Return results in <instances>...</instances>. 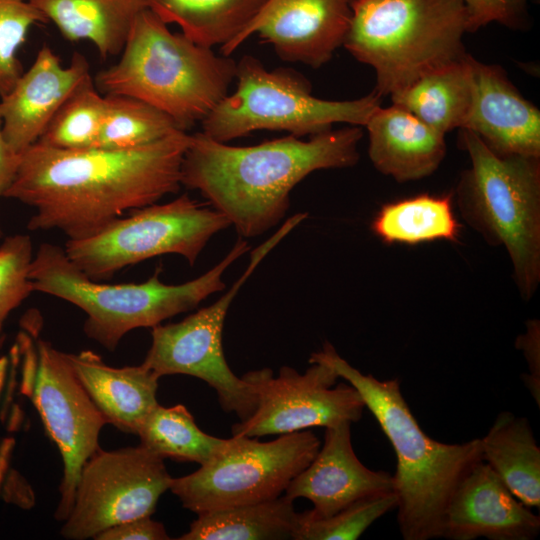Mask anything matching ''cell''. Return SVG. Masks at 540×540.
I'll list each match as a JSON object with an SVG mask.
<instances>
[{
    "instance_id": "1",
    "label": "cell",
    "mask_w": 540,
    "mask_h": 540,
    "mask_svg": "<svg viewBox=\"0 0 540 540\" xmlns=\"http://www.w3.org/2000/svg\"><path fill=\"white\" fill-rule=\"evenodd\" d=\"M191 135L129 150H64L38 142L22 154L3 197L34 209L27 228L88 237L127 212L177 193Z\"/></svg>"
},
{
    "instance_id": "2",
    "label": "cell",
    "mask_w": 540,
    "mask_h": 540,
    "mask_svg": "<svg viewBox=\"0 0 540 540\" xmlns=\"http://www.w3.org/2000/svg\"><path fill=\"white\" fill-rule=\"evenodd\" d=\"M360 126L312 136L288 135L254 146H230L203 132L191 135L181 166V184L198 190L242 238L259 236L285 216L291 190L321 169L354 166Z\"/></svg>"
},
{
    "instance_id": "3",
    "label": "cell",
    "mask_w": 540,
    "mask_h": 540,
    "mask_svg": "<svg viewBox=\"0 0 540 540\" xmlns=\"http://www.w3.org/2000/svg\"><path fill=\"white\" fill-rule=\"evenodd\" d=\"M314 362L330 366L358 391L390 441L397 459L393 480L402 537L441 538L451 495L465 474L483 461L480 439L447 444L430 438L412 414L398 379L379 380L363 374L328 342L311 354L309 363Z\"/></svg>"
},
{
    "instance_id": "4",
    "label": "cell",
    "mask_w": 540,
    "mask_h": 540,
    "mask_svg": "<svg viewBox=\"0 0 540 540\" xmlns=\"http://www.w3.org/2000/svg\"><path fill=\"white\" fill-rule=\"evenodd\" d=\"M236 67L227 56L172 33L147 7L136 15L119 61L96 75L95 86L105 95L142 100L186 131L228 95Z\"/></svg>"
},
{
    "instance_id": "5",
    "label": "cell",
    "mask_w": 540,
    "mask_h": 540,
    "mask_svg": "<svg viewBox=\"0 0 540 540\" xmlns=\"http://www.w3.org/2000/svg\"><path fill=\"white\" fill-rule=\"evenodd\" d=\"M248 250L247 241L239 237L217 265L178 285L163 283L160 268L143 283L106 284L75 266L64 247L43 243L33 255L29 278L34 291L68 301L85 312L86 335L112 351L129 331L159 325L222 291L223 273Z\"/></svg>"
},
{
    "instance_id": "6",
    "label": "cell",
    "mask_w": 540,
    "mask_h": 540,
    "mask_svg": "<svg viewBox=\"0 0 540 540\" xmlns=\"http://www.w3.org/2000/svg\"><path fill=\"white\" fill-rule=\"evenodd\" d=\"M459 140L470 159L454 194L460 214L505 249L518 293L530 301L540 284V157L498 155L466 129Z\"/></svg>"
},
{
    "instance_id": "7",
    "label": "cell",
    "mask_w": 540,
    "mask_h": 540,
    "mask_svg": "<svg viewBox=\"0 0 540 540\" xmlns=\"http://www.w3.org/2000/svg\"><path fill=\"white\" fill-rule=\"evenodd\" d=\"M465 33L461 0H354L342 46L374 69L383 97L462 59Z\"/></svg>"
},
{
    "instance_id": "8",
    "label": "cell",
    "mask_w": 540,
    "mask_h": 540,
    "mask_svg": "<svg viewBox=\"0 0 540 540\" xmlns=\"http://www.w3.org/2000/svg\"><path fill=\"white\" fill-rule=\"evenodd\" d=\"M237 87L201 122L208 137L228 142L256 130H282L295 137L316 135L333 124L365 126L382 97L375 91L355 100L332 101L311 94L300 73L286 68L268 71L255 57L237 63Z\"/></svg>"
},
{
    "instance_id": "9",
    "label": "cell",
    "mask_w": 540,
    "mask_h": 540,
    "mask_svg": "<svg viewBox=\"0 0 540 540\" xmlns=\"http://www.w3.org/2000/svg\"><path fill=\"white\" fill-rule=\"evenodd\" d=\"M229 226L222 213L183 194L130 211L88 237L68 239L64 250L75 266L98 281L164 254L181 255L193 265L210 238Z\"/></svg>"
},
{
    "instance_id": "10",
    "label": "cell",
    "mask_w": 540,
    "mask_h": 540,
    "mask_svg": "<svg viewBox=\"0 0 540 540\" xmlns=\"http://www.w3.org/2000/svg\"><path fill=\"white\" fill-rule=\"evenodd\" d=\"M320 446L307 429L267 442L233 435L198 470L173 478L169 490L196 514L274 499L308 466Z\"/></svg>"
},
{
    "instance_id": "11",
    "label": "cell",
    "mask_w": 540,
    "mask_h": 540,
    "mask_svg": "<svg viewBox=\"0 0 540 540\" xmlns=\"http://www.w3.org/2000/svg\"><path fill=\"white\" fill-rule=\"evenodd\" d=\"M21 392L28 396L62 456L64 470L55 518L64 521L73 506L81 469L100 448L99 435L106 419L77 378L68 354L49 342L18 334Z\"/></svg>"
},
{
    "instance_id": "12",
    "label": "cell",
    "mask_w": 540,
    "mask_h": 540,
    "mask_svg": "<svg viewBox=\"0 0 540 540\" xmlns=\"http://www.w3.org/2000/svg\"><path fill=\"white\" fill-rule=\"evenodd\" d=\"M280 240V235L273 233L256 247L245 271L216 302L180 322L152 327V343L142 364L159 378L183 374L205 381L216 391L223 410L234 412L240 421L249 418L257 407V395L226 362L224 320L239 289Z\"/></svg>"
},
{
    "instance_id": "13",
    "label": "cell",
    "mask_w": 540,
    "mask_h": 540,
    "mask_svg": "<svg viewBox=\"0 0 540 540\" xmlns=\"http://www.w3.org/2000/svg\"><path fill=\"white\" fill-rule=\"evenodd\" d=\"M172 479L164 459L142 445L99 448L81 469L60 533L70 540L94 538L113 525L151 516Z\"/></svg>"
},
{
    "instance_id": "14",
    "label": "cell",
    "mask_w": 540,
    "mask_h": 540,
    "mask_svg": "<svg viewBox=\"0 0 540 540\" xmlns=\"http://www.w3.org/2000/svg\"><path fill=\"white\" fill-rule=\"evenodd\" d=\"M300 374L284 366L278 376L269 368L253 370L242 377L257 395V407L246 420L232 426L233 435L260 437L287 434L311 427H329L361 419L365 404L348 382L321 362Z\"/></svg>"
},
{
    "instance_id": "15",
    "label": "cell",
    "mask_w": 540,
    "mask_h": 540,
    "mask_svg": "<svg viewBox=\"0 0 540 540\" xmlns=\"http://www.w3.org/2000/svg\"><path fill=\"white\" fill-rule=\"evenodd\" d=\"M353 1L268 0L244 30L237 46L258 33L284 61L319 68L343 45Z\"/></svg>"
},
{
    "instance_id": "16",
    "label": "cell",
    "mask_w": 540,
    "mask_h": 540,
    "mask_svg": "<svg viewBox=\"0 0 540 540\" xmlns=\"http://www.w3.org/2000/svg\"><path fill=\"white\" fill-rule=\"evenodd\" d=\"M351 424L325 427L323 445L285 490L294 500H310L313 508L307 512L313 517H327L358 501L395 492L393 475L367 468L356 456Z\"/></svg>"
},
{
    "instance_id": "17",
    "label": "cell",
    "mask_w": 540,
    "mask_h": 540,
    "mask_svg": "<svg viewBox=\"0 0 540 540\" xmlns=\"http://www.w3.org/2000/svg\"><path fill=\"white\" fill-rule=\"evenodd\" d=\"M540 517L519 501L484 461L461 479L447 504L442 537L449 540H532Z\"/></svg>"
},
{
    "instance_id": "18",
    "label": "cell",
    "mask_w": 540,
    "mask_h": 540,
    "mask_svg": "<svg viewBox=\"0 0 540 540\" xmlns=\"http://www.w3.org/2000/svg\"><path fill=\"white\" fill-rule=\"evenodd\" d=\"M90 76L82 54L75 52L65 67L43 45L30 68L0 98L2 132L9 147L20 155L36 143L63 103Z\"/></svg>"
},
{
    "instance_id": "19",
    "label": "cell",
    "mask_w": 540,
    "mask_h": 540,
    "mask_svg": "<svg viewBox=\"0 0 540 540\" xmlns=\"http://www.w3.org/2000/svg\"><path fill=\"white\" fill-rule=\"evenodd\" d=\"M473 99L461 129L477 135L502 156L540 157V111L525 99L498 65L472 57Z\"/></svg>"
},
{
    "instance_id": "20",
    "label": "cell",
    "mask_w": 540,
    "mask_h": 540,
    "mask_svg": "<svg viewBox=\"0 0 540 540\" xmlns=\"http://www.w3.org/2000/svg\"><path fill=\"white\" fill-rule=\"evenodd\" d=\"M365 127L373 166L399 183L433 174L446 155L445 135L394 104L376 108Z\"/></svg>"
},
{
    "instance_id": "21",
    "label": "cell",
    "mask_w": 540,
    "mask_h": 540,
    "mask_svg": "<svg viewBox=\"0 0 540 540\" xmlns=\"http://www.w3.org/2000/svg\"><path fill=\"white\" fill-rule=\"evenodd\" d=\"M80 383L107 423L126 433L136 434L159 404V377L144 364L121 368L106 365L92 351L68 354Z\"/></svg>"
},
{
    "instance_id": "22",
    "label": "cell",
    "mask_w": 540,
    "mask_h": 540,
    "mask_svg": "<svg viewBox=\"0 0 540 540\" xmlns=\"http://www.w3.org/2000/svg\"><path fill=\"white\" fill-rule=\"evenodd\" d=\"M69 41L89 40L102 58L122 52L146 0H30Z\"/></svg>"
},
{
    "instance_id": "23",
    "label": "cell",
    "mask_w": 540,
    "mask_h": 540,
    "mask_svg": "<svg viewBox=\"0 0 540 540\" xmlns=\"http://www.w3.org/2000/svg\"><path fill=\"white\" fill-rule=\"evenodd\" d=\"M482 459L512 494L529 508L540 507V448L527 418L499 413L480 438Z\"/></svg>"
},
{
    "instance_id": "24",
    "label": "cell",
    "mask_w": 540,
    "mask_h": 540,
    "mask_svg": "<svg viewBox=\"0 0 540 540\" xmlns=\"http://www.w3.org/2000/svg\"><path fill=\"white\" fill-rule=\"evenodd\" d=\"M472 56L436 69L392 94V104L410 112L439 133L459 128L466 121L473 99Z\"/></svg>"
},
{
    "instance_id": "25",
    "label": "cell",
    "mask_w": 540,
    "mask_h": 540,
    "mask_svg": "<svg viewBox=\"0 0 540 540\" xmlns=\"http://www.w3.org/2000/svg\"><path fill=\"white\" fill-rule=\"evenodd\" d=\"M166 24L175 23L193 42L212 48L220 45L228 56L268 0H146Z\"/></svg>"
},
{
    "instance_id": "26",
    "label": "cell",
    "mask_w": 540,
    "mask_h": 540,
    "mask_svg": "<svg viewBox=\"0 0 540 540\" xmlns=\"http://www.w3.org/2000/svg\"><path fill=\"white\" fill-rule=\"evenodd\" d=\"M180 540L294 539L298 513L287 495L197 514Z\"/></svg>"
},
{
    "instance_id": "27",
    "label": "cell",
    "mask_w": 540,
    "mask_h": 540,
    "mask_svg": "<svg viewBox=\"0 0 540 540\" xmlns=\"http://www.w3.org/2000/svg\"><path fill=\"white\" fill-rule=\"evenodd\" d=\"M371 230L386 244L417 245L437 240L457 242L461 225L453 211L452 194H421L382 205Z\"/></svg>"
},
{
    "instance_id": "28",
    "label": "cell",
    "mask_w": 540,
    "mask_h": 540,
    "mask_svg": "<svg viewBox=\"0 0 540 540\" xmlns=\"http://www.w3.org/2000/svg\"><path fill=\"white\" fill-rule=\"evenodd\" d=\"M140 445L161 458L208 462L222 447L225 439L211 436L195 423L184 405H157L140 426Z\"/></svg>"
},
{
    "instance_id": "29",
    "label": "cell",
    "mask_w": 540,
    "mask_h": 540,
    "mask_svg": "<svg viewBox=\"0 0 540 540\" xmlns=\"http://www.w3.org/2000/svg\"><path fill=\"white\" fill-rule=\"evenodd\" d=\"M106 112L97 147L129 150L151 145L184 131L152 105L126 95H105Z\"/></svg>"
},
{
    "instance_id": "30",
    "label": "cell",
    "mask_w": 540,
    "mask_h": 540,
    "mask_svg": "<svg viewBox=\"0 0 540 540\" xmlns=\"http://www.w3.org/2000/svg\"><path fill=\"white\" fill-rule=\"evenodd\" d=\"M105 112V96L90 76L63 103L37 142L64 150L97 147Z\"/></svg>"
},
{
    "instance_id": "31",
    "label": "cell",
    "mask_w": 540,
    "mask_h": 540,
    "mask_svg": "<svg viewBox=\"0 0 540 540\" xmlns=\"http://www.w3.org/2000/svg\"><path fill=\"white\" fill-rule=\"evenodd\" d=\"M395 492L358 501L327 517L298 513L294 540H354L377 519L397 507Z\"/></svg>"
},
{
    "instance_id": "32",
    "label": "cell",
    "mask_w": 540,
    "mask_h": 540,
    "mask_svg": "<svg viewBox=\"0 0 540 540\" xmlns=\"http://www.w3.org/2000/svg\"><path fill=\"white\" fill-rule=\"evenodd\" d=\"M47 21L30 0H0V98L24 72L17 53L30 28Z\"/></svg>"
},
{
    "instance_id": "33",
    "label": "cell",
    "mask_w": 540,
    "mask_h": 540,
    "mask_svg": "<svg viewBox=\"0 0 540 540\" xmlns=\"http://www.w3.org/2000/svg\"><path fill=\"white\" fill-rule=\"evenodd\" d=\"M32 258L26 234L8 236L0 244V333L9 314L34 292L29 278Z\"/></svg>"
},
{
    "instance_id": "34",
    "label": "cell",
    "mask_w": 540,
    "mask_h": 540,
    "mask_svg": "<svg viewBox=\"0 0 540 540\" xmlns=\"http://www.w3.org/2000/svg\"><path fill=\"white\" fill-rule=\"evenodd\" d=\"M467 13V33L496 22L510 29L528 26L529 0H461Z\"/></svg>"
},
{
    "instance_id": "35",
    "label": "cell",
    "mask_w": 540,
    "mask_h": 540,
    "mask_svg": "<svg viewBox=\"0 0 540 540\" xmlns=\"http://www.w3.org/2000/svg\"><path fill=\"white\" fill-rule=\"evenodd\" d=\"M516 347L524 354L528 373L522 376L525 386L540 406V322L531 319L526 322V331L519 335Z\"/></svg>"
},
{
    "instance_id": "36",
    "label": "cell",
    "mask_w": 540,
    "mask_h": 540,
    "mask_svg": "<svg viewBox=\"0 0 540 540\" xmlns=\"http://www.w3.org/2000/svg\"><path fill=\"white\" fill-rule=\"evenodd\" d=\"M97 540H166L170 539L164 525L151 516L135 518L113 525L100 533Z\"/></svg>"
},
{
    "instance_id": "37",
    "label": "cell",
    "mask_w": 540,
    "mask_h": 540,
    "mask_svg": "<svg viewBox=\"0 0 540 540\" xmlns=\"http://www.w3.org/2000/svg\"><path fill=\"white\" fill-rule=\"evenodd\" d=\"M20 155L15 153L7 144L2 132V116L0 111V198L13 180L18 167ZM2 229L0 226V236Z\"/></svg>"
},
{
    "instance_id": "38",
    "label": "cell",
    "mask_w": 540,
    "mask_h": 540,
    "mask_svg": "<svg viewBox=\"0 0 540 540\" xmlns=\"http://www.w3.org/2000/svg\"><path fill=\"white\" fill-rule=\"evenodd\" d=\"M7 365H8V360L5 357L0 358V395L3 390V386L5 382Z\"/></svg>"
}]
</instances>
